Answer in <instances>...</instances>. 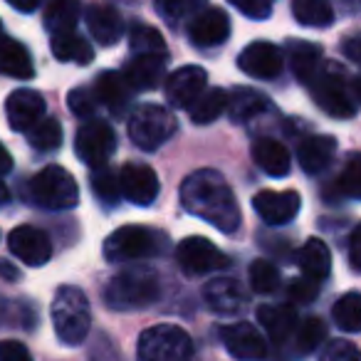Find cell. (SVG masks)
Masks as SVG:
<instances>
[{"label":"cell","instance_id":"db71d44e","mask_svg":"<svg viewBox=\"0 0 361 361\" xmlns=\"http://www.w3.org/2000/svg\"><path fill=\"white\" fill-rule=\"evenodd\" d=\"M359 37H351L349 42H346V55H349V60L351 62H359L361 60V55H359Z\"/></svg>","mask_w":361,"mask_h":361},{"label":"cell","instance_id":"9f6ffc18","mask_svg":"<svg viewBox=\"0 0 361 361\" xmlns=\"http://www.w3.org/2000/svg\"><path fill=\"white\" fill-rule=\"evenodd\" d=\"M0 37H3V25H0Z\"/></svg>","mask_w":361,"mask_h":361},{"label":"cell","instance_id":"603a6c76","mask_svg":"<svg viewBox=\"0 0 361 361\" xmlns=\"http://www.w3.org/2000/svg\"><path fill=\"white\" fill-rule=\"evenodd\" d=\"M252 161L257 164V169H262L272 178H282L290 173V151L280 144L277 139L262 136V139L252 141Z\"/></svg>","mask_w":361,"mask_h":361},{"label":"cell","instance_id":"d6986e66","mask_svg":"<svg viewBox=\"0 0 361 361\" xmlns=\"http://www.w3.org/2000/svg\"><path fill=\"white\" fill-rule=\"evenodd\" d=\"M92 92L97 97V104H104L114 116H124V111L129 109L131 99H134V90L129 87V82L114 70L99 72Z\"/></svg>","mask_w":361,"mask_h":361},{"label":"cell","instance_id":"83f0119b","mask_svg":"<svg viewBox=\"0 0 361 361\" xmlns=\"http://www.w3.org/2000/svg\"><path fill=\"white\" fill-rule=\"evenodd\" d=\"M270 106L267 97L262 92L252 90V87H235V90L228 94V106L226 111L231 114L233 121H250L257 114Z\"/></svg>","mask_w":361,"mask_h":361},{"label":"cell","instance_id":"4fadbf2b","mask_svg":"<svg viewBox=\"0 0 361 361\" xmlns=\"http://www.w3.org/2000/svg\"><path fill=\"white\" fill-rule=\"evenodd\" d=\"M238 67L255 80H275L282 75L285 60H282V52L277 45L267 40H255L238 55Z\"/></svg>","mask_w":361,"mask_h":361},{"label":"cell","instance_id":"f546056e","mask_svg":"<svg viewBox=\"0 0 361 361\" xmlns=\"http://www.w3.org/2000/svg\"><path fill=\"white\" fill-rule=\"evenodd\" d=\"M80 3L75 0H55L45 8V27L52 35H67L75 32L77 23H80Z\"/></svg>","mask_w":361,"mask_h":361},{"label":"cell","instance_id":"ee69618b","mask_svg":"<svg viewBox=\"0 0 361 361\" xmlns=\"http://www.w3.org/2000/svg\"><path fill=\"white\" fill-rule=\"evenodd\" d=\"M156 8H159V13L169 16L171 20H178V18H186L191 13H201L203 3L201 0H164Z\"/></svg>","mask_w":361,"mask_h":361},{"label":"cell","instance_id":"681fc988","mask_svg":"<svg viewBox=\"0 0 361 361\" xmlns=\"http://www.w3.org/2000/svg\"><path fill=\"white\" fill-rule=\"evenodd\" d=\"M359 245H361V231H359V228H354V233H351V238H349V265H351V270H354V272L361 270Z\"/></svg>","mask_w":361,"mask_h":361},{"label":"cell","instance_id":"2e32d148","mask_svg":"<svg viewBox=\"0 0 361 361\" xmlns=\"http://www.w3.org/2000/svg\"><path fill=\"white\" fill-rule=\"evenodd\" d=\"M255 213L267 226H287L297 218L302 208V198L297 191H260L252 198Z\"/></svg>","mask_w":361,"mask_h":361},{"label":"cell","instance_id":"30bf717a","mask_svg":"<svg viewBox=\"0 0 361 361\" xmlns=\"http://www.w3.org/2000/svg\"><path fill=\"white\" fill-rule=\"evenodd\" d=\"M75 151L85 166L92 171L104 169L109 159L116 151V134L106 121L90 119L77 129L75 136Z\"/></svg>","mask_w":361,"mask_h":361},{"label":"cell","instance_id":"ffe728a7","mask_svg":"<svg viewBox=\"0 0 361 361\" xmlns=\"http://www.w3.org/2000/svg\"><path fill=\"white\" fill-rule=\"evenodd\" d=\"M203 300L218 314H238L247 305L243 285L233 277H216L203 287Z\"/></svg>","mask_w":361,"mask_h":361},{"label":"cell","instance_id":"9c48e42d","mask_svg":"<svg viewBox=\"0 0 361 361\" xmlns=\"http://www.w3.org/2000/svg\"><path fill=\"white\" fill-rule=\"evenodd\" d=\"M176 260H178V267L188 277L213 275V272H221L231 265L226 252L216 243H211L208 238L201 235L183 238L178 243V247H176Z\"/></svg>","mask_w":361,"mask_h":361},{"label":"cell","instance_id":"9a60e30c","mask_svg":"<svg viewBox=\"0 0 361 361\" xmlns=\"http://www.w3.org/2000/svg\"><path fill=\"white\" fill-rule=\"evenodd\" d=\"M8 247L20 262L30 267H42L52 257L50 235L40 228L20 226L8 235Z\"/></svg>","mask_w":361,"mask_h":361},{"label":"cell","instance_id":"f1b7e54d","mask_svg":"<svg viewBox=\"0 0 361 361\" xmlns=\"http://www.w3.org/2000/svg\"><path fill=\"white\" fill-rule=\"evenodd\" d=\"M290 65L297 80L310 85L312 77H314L322 67V47L314 45V42H305V40L290 42Z\"/></svg>","mask_w":361,"mask_h":361},{"label":"cell","instance_id":"6da1fadb","mask_svg":"<svg viewBox=\"0 0 361 361\" xmlns=\"http://www.w3.org/2000/svg\"><path fill=\"white\" fill-rule=\"evenodd\" d=\"M180 203L191 216L211 223L221 233H235L240 228V206L231 183L218 171L201 169L180 183Z\"/></svg>","mask_w":361,"mask_h":361},{"label":"cell","instance_id":"7402d4cb","mask_svg":"<svg viewBox=\"0 0 361 361\" xmlns=\"http://www.w3.org/2000/svg\"><path fill=\"white\" fill-rule=\"evenodd\" d=\"M334 154H336V139L329 134L310 136V139H305L297 146V161H300L302 171L310 176L322 173L331 164Z\"/></svg>","mask_w":361,"mask_h":361},{"label":"cell","instance_id":"277c9868","mask_svg":"<svg viewBox=\"0 0 361 361\" xmlns=\"http://www.w3.org/2000/svg\"><path fill=\"white\" fill-rule=\"evenodd\" d=\"M50 314L57 339L65 346H80L87 339L92 326V310L90 300H87V295L80 287L62 285L55 292Z\"/></svg>","mask_w":361,"mask_h":361},{"label":"cell","instance_id":"44dd1931","mask_svg":"<svg viewBox=\"0 0 361 361\" xmlns=\"http://www.w3.org/2000/svg\"><path fill=\"white\" fill-rule=\"evenodd\" d=\"M166 77V55H139L126 65L124 80L131 90L151 92Z\"/></svg>","mask_w":361,"mask_h":361},{"label":"cell","instance_id":"d590c367","mask_svg":"<svg viewBox=\"0 0 361 361\" xmlns=\"http://www.w3.org/2000/svg\"><path fill=\"white\" fill-rule=\"evenodd\" d=\"M27 141L35 151L40 154H50L62 146V126L57 119H40L30 131H27Z\"/></svg>","mask_w":361,"mask_h":361},{"label":"cell","instance_id":"74e56055","mask_svg":"<svg viewBox=\"0 0 361 361\" xmlns=\"http://www.w3.org/2000/svg\"><path fill=\"white\" fill-rule=\"evenodd\" d=\"M92 191H94V196L99 198L104 206H116L119 203V178H116V173L109 169V166H104V169H97L92 171Z\"/></svg>","mask_w":361,"mask_h":361},{"label":"cell","instance_id":"ac0fdd59","mask_svg":"<svg viewBox=\"0 0 361 361\" xmlns=\"http://www.w3.org/2000/svg\"><path fill=\"white\" fill-rule=\"evenodd\" d=\"M45 97L37 90H16L6 99V116L13 131H30L40 119H45Z\"/></svg>","mask_w":361,"mask_h":361},{"label":"cell","instance_id":"7bdbcfd3","mask_svg":"<svg viewBox=\"0 0 361 361\" xmlns=\"http://www.w3.org/2000/svg\"><path fill=\"white\" fill-rule=\"evenodd\" d=\"M319 361H359V349L349 339H334L324 346Z\"/></svg>","mask_w":361,"mask_h":361},{"label":"cell","instance_id":"f6af8a7d","mask_svg":"<svg viewBox=\"0 0 361 361\" xmlns=\"http://www.w3.org/2000/svg\"><path fill=\"white\" fill-rule=\"evenodd\" d=\"M238 13L252 18V20H262L272 13V3L270 0H233L231 3Z\"/></svg>","mask_w":361,"mask_h":361},{"label":"cell","instance_id":"7dc6e473","mask_svg":"<svg viewBox=\"0 0 361 361\" xmlns=\"http://www.w3.org/2000/svg\"><path fill=\"white\" fill-rule=\"evenodd\" d=\"M0 361H32V356L23 341L0 339Z\"/></svg>","mask_w":361,"mask_h":361},{"label":"cell","instance_id":"f5cc1de1","mask_svg":"<svg viewBox=\"0 0 361 361\" xmlns=\"http://www.w3.org/2000/svg\"><path fill=\"white\" fill-rule=\"evenodd\" d=\"M0 277H3V280L16 282L18 277H20V272H18L16 267L11 265V262H0Z\"/></svg>","mask_w":361,"mask_h":361},{"label":"cell","instance_id":"8992f818","mask_svg":"<svg viewBox=\"0 0 361 361\" xmlns=\"http://www.w3.org/2000/svg\"><path fill=\"white\" fill-rule=\"evenodd\" d=\"M136 361H193V339L176 324H154L136 341Z\"/></svg>","mask_w":361,"mask_h":361},{"label":"cell","instance_id":"cb8c5ba5","mask_svg":"<svg viewBox=\"0 0 361 361\" xmlns=\"http://www.w3.org/2000/svg\"><path fill=\"white\" fill-rule=\"evenodd\" d=\"M87 27H90L92 37H94L99 45H116L121 40V32H124V23L121 16L116 13V8L111 6H92L87 8Z\"/></svg>","mask_w":361,"mask_h":361},{"label":"cell","instance_id":"bcb514c9","mask_svg":"<svg viewBox=\"0 0 361 361\" xmlns=\"http://www.w3.org/2000/svg\"><path fill=\"white\" fill-rule=\"evenodd\" d=\"M317 295H319V285L312 282V280H307V277H300V280H295L290 285V297L295 302H302V305L314 302Z\"/></svg>","mask_w":361,"mask_h":361},{"label":"cell","instance_id":"f35d334b","mask_svg":"<svg viewBox=\"0 0 361 361\" xmlns=\"http://www.w3.org/2000/svg\"><path fill=\"white\" fill-rule=\"evenodd\" d=\"M250 287L257 295H272L280 287V272L270 260H255L250 265Z\"/></svg>","mask_w":361,"mask_h":361},{"label":"cell","instance_id":"ab89813d","mask_svg":"<svg viewBox=\"0 0 361 361\" xmlns=\"http://www.w3.org/2000/svg\"><path fill=\"white\" fill-rule=\"evenodd\" d=\"M37 322V312L30 302H6L0 300V324H18L32 329Z\"/></svg>","mask_w":361,"mask_h":361},{"label":"cell","instance_id":"4316f807","mask_svg":"<svg viewBox=\"0 0 361 361\" xmlns=\"http://www.w3.org/2000/svg\"><path fill=\"white\" fill-rule=\"evenodd\" d=\"M300 267H302V275H305L307 280L322 285L331 272L329 247H326L319 238H310L300 250Z\"/></svg>","mask_w":361,"mask_h":361},{"label":"cell","instance_id":"484cf974","mask_svg":"<svg viewBox=\"0 0 361 361\" xmlns=\"http://www.w3.org/2000/svg\"><path fill=\"white\" fill-rule=\"evenodd\" d=\"M0 75L16 77V80H30L35 75L30 52L25 45L11 37H0Z\"/></svg>","mask_w":361,"mask_h":361},{"label":"cell","instance_id":"7c38bea8","mask_svg":"<svg viewBox=\"0 0 361 361\" xmlns=\"http://www.w3.org/2000/svg\"><path fill=\"white\" fill-rule=\"evenodd\" d=\"M119 191L134 206H151L161 191L159 176L146 164H124L119 171Z\"/></svg>","mask_w":361,"mask_h":361},{"label":"cell","instance_id":"1f68e13d","mask_svg":"<svg viewBox=\"0 0 361 361\" xmlns=\"http://www.w3.org/2000/svg\"><path fill=\"white\" fill-rule=\"evenodd\" d=\"M226 106H228V92L223 87H213V90L203 92L188 111H191L193 124H213L226 111Z\"/></svg>","mask_w":361,"mask_h":361},{"label":"cell","instance_id":"5bb4252c","mask_svg":"<svg viewBox=\"0 0 361 361\" xmlns=\"http://www.w3.org/2000/svg\"><path fill=\"white\" fill-rule=\"evenodd\" d=\"M223 344L238 361H262L267 356V341L250 322H235L221 329Z\"/></svg>","mask_w":361,"mask_h":361},{"label":"cell","instance_id":"e575fe53","mask_svg":"<svg viewBox=\"0 0 361 361\" xmlns=\"http://www.w3.org/2000/svg\"><path fill=\"white\" fill-rule=\"evenodd\" d=\"M129 47L136 57L139 55H166V42L156 27L134 23L129 30Z\"/></svg>","mask_w":361,"mask_h":361},{"label":"cell","instance_id":"d4e9b609","mask_svg":"<svg viewBox=\"0 0 361 361\" xmlns=\"http://www.w3.org/2000/svg\"><path fill=\"white\" fill-rule=\"evenodd\" d=\"M257 322L262 324V329L267 331L275 344H282L285 339H290L297 329V312L290 305H262L257 310Z\"/></svg>","mask_w":361,"mask_h":361},{"label":"cell","instance_id":"8fae6325","mask_svg":"<svg viewBox=\"0 0 361 361\" xmlns=\"http://www.w3.org/2000/svg\"><path fill=\"white\" fill-rule=\"evenodd\" d=\"M208 90V72L198 65H188L166 77V99L178 109H191L198 97Z\"/></svg>","mask_w":361,"mask_h":361},{"label":"cell","instance_id":"ba28073f","mask_svg":"<svg viewBox=\"0 0 361 361\" xmlns=\"http://www.w3.org/2000/svg\"><path fill=\"white\" fill-rule=\"evenodd\" d=\"M176 131H178V121L166 106L144 104L129 116V136L144 151H156Z\"/></svg>","mask_w":361,"mask_h":361},{"label":"cell","instance_id":"4dcf8cb0","mask_svg":"<svg viewBox=\"0 0 361 361\" xmlns=\"http://www.w3.org/2000/svg\"><path fill=\"white\" fill-rule=\"evenodd\" d=\"M52 55L62 62H77V65H90L94 60V50L92 45L80 37L77 32H67V35H52Z\"/></svg>","mask_w":361,"mask_h":361},{"label":"cell","instance_id":"60d3db41","mask_svg":"<svg viewBox=\"0 0 361 361\" xmlns=\"http://www.w3.org/2000/svg\"><path fill=\"white\" fill-rule=\"evenodd\" d=\"M336 191L346 198H359L361 193V166H359V156H351L346 161L344 171L339 173V180H336Z\"/></svg>","mask_w":361,"mask_h":361},{"label":"cell","instance_id":"816d5d0a","mask_svg":"<svg viewBox=\"0 0 361 361\" xmlns=\"http://www.w3.org/2000/svg\"><path fill=\"white\" fill-rule=\"evenodd\" d=\"M13 171V156L8 154V149L0 144V176H6Z\"/></svg>","mask_w":361,"mask_h":361},{"label":"cell","instance_id":"e0dca14e","mask_svg":"<svg viewBox=\"0 0 361 361\" xmlns=\"http://www.w3.org/2000/svg\"><path fill=\"white\" fill-rule=\"evenodd\" d=\"M231 35V18L223 8H203L188 23V37L196 47H218Z\"/></svg>","mask_w":361,"mask_h":361},{"label":"cell","instance_id":"836d02e7","mask_svg":"<svg viewBox=\"0 0 361 361\" xmlns=\"http://www.w3.org/2000/svg\"><path fill=\"white\" fill-rule=\"evenodd\" d=\"M331 317H334V324L339 326L346 334H356L361 329V297L359 292H346L344 297L334 302L331 307Z\"/></svg>","mask_w":361,"mask_h":361},{"label":"cell","instance_id":"3957f363","mask_svg":"<svg viewBox=\"0 0 361 361\" xmlns=\"http://www.w3.org/2000/svg\"><path fill=\"white\" fill-rule=\"evenodd\" d=\"M161 297V280L151 267H126L116 272L104 290V302L114 312L151 307Z\"/></svg>","mask_w":361,"mask_h":361},{"label":"cell","instance_id":"8d00e7d4","mask_svg":"<svg viewBox=\"0 0 361 361\" xmlns=\"http://www.w3.org/2000/svg\"><path fill=\"white\" fill-rule=\"evenodd\" d=\"M324 339H326V324L319 317H307V319L297 322V329H295L297 351H314Z\"/></svg>","mask_w":361,"mask_h":361},{"label":"cell","instance_id":"d6a6232c","mask_svg":"<svg viewBox=\"0 0 361 361\" xmlns=\"http://www.w3.org/2000/svg\"><path fill=\"white\" fill-rule=\"evenodd\" d=\"M292 16L305 27H329L334 23V11L324 0H295Z\"/></svg>","mask_w":361,"mask_h":361},{"label":"cell","instance_id":"5b68a950","mask_svg":"<svg viewBox=\"0 0 361 361\" xmlns=\"http://www.w3.org/2000/svg\"><path fill=\"white\" fill-rule=\"evenodd\" d=\"M169 238L156 228L124 226L114 231L102 245V252L109 262H129L141 257H156L166 250Z\"/></svg>","mask_w":361,"mask_h":361},{"label":"cell","instance_id":"11a10c76","mask_svg":"<svg viewBox=\"0 0 361 361\" xmlns=\"http://www.w3.org/2000/svg\"><path fill=\"white\" fill-rule=\"evenodd\" d=\"M8 201H11V191H8V186L0 180V206H6Z\"/></svg>","mask_w":361,"mask_h":361},{"label":"cell","instance_id":"c3c4849f","mask_svg":"<svg viewBox=\"0 0 361 361\" xmlns=\"http://www.w3.org/2000/svg\"><path fill=\"white\" fill-rule=\"evenodd\" d=\"M92 361H121V356H119V351L114 349V344H111L106 336H102L94 349H92Z\"/></svg>","mask_w":361,"mask_h":361},{"label":"cell","instance_id":"7a4b0ae2","mask_svg":"<svg viewBox=\"0 0 361 361\" xmlns=\"http://www.w3.org/2000/svg\"><path fill=\"white\" fill-rule=\"evenodd\" d=\"M307 87H310L317 106L336 119H351L359 109V82L334 62L319 67V72L312 77Z\"/></svg>","mask_w":361,"mask_h":361},{"label":"cell","instance_id":"b9f144b4","mask_svg":"<svg viewBox=\"0 0 361 361\" xmlns=\"http://www.w3.org/2000/svg\"><path fill=\"white\" fill-rule=\"evenodd\" d=\"M67 106H70L72 114L82 116V119H92L97 111V97L90 87H75V90L67 94Z\"/></svg>","mask_w":361,"mask_h":361},{"label":"cell","instance_id":"f907efd6","mask_svg":"<svg viewBox=\"0 0 361 361\" xmlns=\"http://www.w3.org/2000/svg\"><path fill=\"white\" fill-rule=\"evenodd\" d=\"M11 8L18 13H35L40 8V0H11Z\"/></svg>","mask_w":361,"mask_h":361},{"label":"cell","instance_id":"52a82bcc","mask_svg":"<svg viewBox=\"0 0 361 361\" xmlns=\"http://www.w3.org/2000/svg\"><path fill=\"white\" fill-rule=\"evenodd\" d=\"M27 196L35 206L47 211H70L80 203V186L75 176L62 166H47L30 178Z\"/></svg>","mask_w":361,"mask_h":361}]
</instances>
